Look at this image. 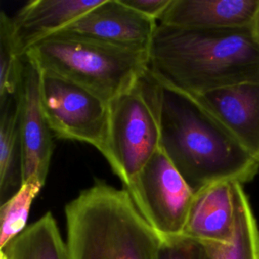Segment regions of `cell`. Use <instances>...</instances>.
<instances>
[{
  "label": "cell",
  "instance_id": "6da1fadb",
  "mask_svg": "<svg viewBox=\"0 0 259 259\" xmlns=\"http://www.w3.org/2000/svg\"><path fill=\"white\" fill-rule=\"evenodd\" d=\"M155 79L161 149L190 188L253 179L259 163L220 121L193 95Z\"/></svg>",
  "mask_w": 259,
  "mask_h": 259
},
{
  "label": "cell",
  "instance_id": "7a4b0ae2",
  "mask_svg": "<svg viewBox=\"0 0 259 259\" xmlns=\"http://www.w3.org/2000/svg\"><path fill=\"white\" fill-rule=\"evenodd\" d=\"M148 55L154 77L191 95L259 79V46L250 28L158 24Z\"/></svg>",
  "mask_w": 259,
  "mask_h": 259
},
{
  "label": "cell",
  "instance_id": "3957f363",
  "mask_svg": "<svg viewBox=\"0 0 259 259\" xmlns=\"http://www.w3.org/2000/svg\"><path fill=\"white\" fill-rule=\"evenodd\" d=\"M69 259H159L162 238L125 188L102 180L65 206Z\"/></svg>",
  "mask_w": 259,
  "mask_h": 259
},
{
  "label": "cell",
  "instance_id": "277c9868",
  "mask_svg": "<svg viewBox=\"0 0 259 259\" xmlns=\"http://www.w3.org/2000/svg\"><path fill=\"white\" fill-rule=\"evenodd\" d=\"M25 59L40 72L70 80L109 102L149 70V55L54 34L30 47Z\"/></svg>",
  "mask_w": 259,
  "mask_h": 259
},
{
  "label": "cell",
  "instance_id": "5b68a950",
  "mask_svg": "<svg viewBox=\"0 0 259 259\" xmlns=\"http://www.w3.org/2000/svg\"><path fill=\"white\" fill-rule=\"evenodd\" d=\"M161 149L157 83L150 70L108 102V127L102 155L127 186Z\"/></svg>",
  "mask_w": 259,
  "mask_h": 259
},
{
  "label": "cell",
  "instance_id": "8992f818",
  "mask_svg": "<svg viewBox=\"0 0 259 259\" xmlns=\"http://www.w3.org/2000/svg\"><path fill=\"white\" fill-rule=\"evenodd\" d=\"M39 96L44 115L55 137L90 144L102 154L108 127L107 101L47 72H40Z\"/></svg>",
  "mask_w": 259,
  "mask_h": 259
},
{
  "label": "cell",
  "instance_id": "52a82bcc",
  "mask_svg": "<svg viewBox=\"0 0 259 259\" xmlns=\"http://www.w3.org/2000/svg\"><path fill=\"white\" fill-rule=\"evenodd\" d=\"M124 188L162 239L182 235L195 192L162 149Z\"/></svg>",
  "mask_w": 259,
  "mask_h": 259
},
{
  "label": "cell",
  "instance_id": "ba28073f",
  "mask_svg": "<svg viewBox=\"0 0 259 259\" xmlns=\"http://www.w3.org/2000/svg\"><path fill=\"white\" fill-rule=\"evenodd\" d=\"M157 25L121 0H103L55 34L148 54Z\"/></svg>",
  "mask_w": 259,
  "mask_h": 259
},
{
  "label": "cell",
  "instance_id": "9c48e42d",
  "mask_svg": "<svg viewBox=\"0 0 259 259\" xmlns=\"http://www.w3.org/2000/svg\"><path fill=\"white\" fill-rule=\"evenodd\" d=\"M39 81V70L25 59L22 83L17 96L22 182L36 178L45 185L54 151V135L42 112Z\"/></svg>",
  "mask_w": 259,
  "mask_h": 259
},
{
  "label": "cell",
  "instance_id": "30bf717a",
  "mask_svg": "<svg viewBox=\"0 0 259 259\" xmlns=\"http://www.w3.org/2000/svg\"><path fill=\"white\" fill-rule=\"evenodd\" d=\"M193 96L259 163V79Z\"/></svg>",
  "mask_w": 259,
  "mask_h": 259
},
{
  "label": "cell",
  "instance_id": "8fae6325",
  "mask_svg": "<svg viewBox=\"0 0 259 259\" xmlns=\"http://www.w3.org/2000/svg\"><path fill=\"white\" fill-rule=\"evenodd\" d=\"M236 220L234 181H220L195 192L181 236L202 244L230 240Z\"/></svg>",
  "mask_w": 259,
  "mask_h": 259
},
{
  "label": "cell",
  "instance_id": "7c38bea8",
  "mask_svg": "<svg viewBox=\"0 0 259 259\" xmlns=\"http://www.w3.org/2000/svg\"><path fill=\"white\" fill-rule=\"evenodd\" d=\"M259 0H172L158 24L191 29L250 28Z\"/></svg>",
  "mask_w": 259,
  "mask_h": 259
},
{
  "label": "cell",
  "instance_id": "4fadbf2b",
  "mask_svg": "<svg viewBox=\"0 0 259 259\" xmlns=\"http://www.w3.org/2000/svg\"><path fill=\"white\" fill-rule=\"evenodd\" d=\"M103 0H33L22 6L11 18L17 48L26 51L38 41L57 33Z\"/></svg>",
  "mask_w": 259,
  "mask_h": 259
},
{
  "label": "cell",
  "instance_id": "5bb4252c",
  "mask_svg": "<svg viewBox=\"0 0 259 259\" xmlns=\"http://www.w3.org/2000/svg\"><path fill=\"white\" fill-rule=\"evenodd\" d=\"M1 251V259H69L67 245L51 212L25 228Z\"/></svg>",
  "mask_w": 259,
  "mask_h": 259
},
{
  "label": "cell",
  "instance_id": "9a60e30c",
  "mask_svg": "<svg viewBox=\"0 0 259 259\" xmlns=\"http://www.w3.org/2000/svg\"><path fill=\"white\" fill-rule=\"evenodd\" d=\"M22 184L17 98L0 105V197L10 198Z\"/></svg>",
  "mask_w": 259,
  "mask_h": 259
},
{
  "label": "cell",
  "instance_id": "2e32d148",
  "mask_svg": "<svg viewBox=\"0 0 259 259\" xmlns=\"http://www.w3.org/2000/svg\"><path fill=\"white\" fill-rule=\"evenodd\" d=\"M236 220L230 240L205 245L210 259H259V230L243 184L235 182Z\"/></svg>",
  "mask_w": 259,
  "mask_h": 259
},
{
  "label": "cell",
  "instance_id": "e0dca14e",
  "mask_svg": "<svg viewBox=\"0 0 259 259\" xmlns=\"http://www.w3.org/2000/svg\"><path fill=\"white\" fill-rule=\"evenodd\" d=\"M25 57L16 46L12 21L4 11L0 14V105L17 98L20 91Z\"/></svg>",
  "mask_w": 259,
  "mask_h": 259
},
{
  "label": "cell",
  "instance_id": "ac0fdd59",
  "mask_svg": "<svg viewBox=\"0 0 259 259\" xmlns=\"http://www.w3.org/2000/svg\"><path fill=\"white\" fill-rule=\"evenodd\" d=\"M42 184L36 178L22 182L19 189L0 207V250L26 228L29 210Z\"/></svg>",
  "mask_w": 259,
  "mask_h": 259
},
{
  "label": "cell",
  "instance_id": "d6986e66",
  "mask_svg": "<svg viewBox=\"0 0 259 259\" xmlns=\"http://www.w3.org/2000/svg\"><path fill=\"white\" fill-rule=\"evenodd\" d=\"M159 259H210L204 244L184 236L162 239Z\"/></svg>",
  "mask_w": 259,
  "mask_h": 259
},
{
  "label": "cell",
  "instance_id": "ffe728a7",
  "mask_svg": "<svg viewBox=\"0 0 259 259\" xmlns=\"http://www.w3.org/2000/svg\"><path fill=\"white\" fill-rule=\"evenodd\" d=\"M126 6L159 22L172 0H121Z\"/></svg>",
  "mask_w": 259,
  "mask_h": 259
},
{
  "label": "cell",
  "instance_id": "44dd1931",
  "mask_svg": "<svg viewBox=\"0 0 259 259\" xmlns=\"http://www.w3.org/2000/svg\"><path fill=\"white\" fill-rule=\"evenodd\" d=\"M250 32L255 40V42L259 46V7L255 13V16L253 18V21L250 25Z\"/></svg>",
  "mask_w": 259,
  "mask_h": 259
}]
</instances>
